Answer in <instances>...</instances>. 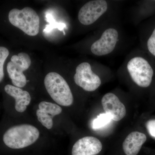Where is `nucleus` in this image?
Listing matches in <instances>:
<instances>
[{"label":"nucleus","instance_id":"7","mask_svg":"<svg viewBox=\"0 0 155 155\" xmlns=\"http://www.w3.org/2000/svg\"><path fill=\"white\" fill-rule=\"evenodd\" d=\"M75 83L85 91H94L101 86L102 81L92 69L88 62L81 63L76 67L74 76Z\"/></svg>","mask_w":155,"mask_h":155},{"label":"nucleus","instance_id":"16","mask_svg":"<svg viewBox=\"0 0 155 155\" xmlns=\"http://www.w3.org/2000/svg\"><path fill=\"white\" fill-rule=\"evenodd\" d=\"M36 115L39 122L48 129H51L53 127V117L38 109L36 111Z\"/></svg>","mask_w":155,"mask_h":155},{"label":"nucleus","instance_id":"5","mask_svg":"<svg viewBox=\"0 0 155 155\" xmlns=\"http://www.w3.org/2000/svg\"><path fill=\"white\" fill-rule=\"evenodd\" d=\"M44 84L48 93L58 104L65 107L72 104V91L67 81L60 74L55 72L48 73L45 77Z\"/></svg>","mask_w":155,"mask_h":155},{"label":"nucleus","instance_id":"10","mask_svg":"<svg viewBox=\"0 0 155 155\" xmlns=\"http://www.w3.org/2000/svg\"><path fill=\"white\" fill-rule=\"evenodd\" d=\"M147 136L144 134L134 131L129 134L122 144L123 151L126 155H137L141 147L146 141Z\"/></svg>","mask_w":155,"mask_h":155},{"label":"nucleus","instance_id":"11","mask_svg":"<svg viewBox=\"0 0 155 155\" xmlns=\"http://www.w3.org/2000/svg\"><path fill=\"white\" fill-rule=\"evenodd\" d=\"M6 93L15 100V107L16 110L22 113L26 110L30 104L31 97L28 91L22 90L17 87L7 84L5 87Z\"/></svg>","mask_w":155,"mask_h":155},{"label":"nucleus","instance_id":"12","mask_svg":"<svg viewBox=\"0 0 155 155\" xmlns=\"http://www.w3.org/2000/svg\"><path fill=\"white\" fill-rule=\"evenodd\" d=\"M7 69L9 77L14 86L20 88L26 85L27 81L23 73L25 71L24 69L11 61L8 63Z\"/></svg>","mask_w":155,"mask_h":155},{"label":"nucleus","instance_id":"8","mask_svg":"<svg viewBox=\"0 0 155 155\" xmlns=\"http://www.w3.org/2000/svg\"><path fill=\"white\" fill-rule=\"evenodd\" d=\"M101 103L105 113L110 115L114 121H120L126 115L125 106L113 93L109 92L105 94L102 98Z\"/></svg>","mask_w":155,"mask_h":155},{"label":"nucleus","instance_id":"9","mask_svg":"<svg viewBox=\"0 0 155 155\" xmlns=\"http://www.w3.org/2000/svg\"><path fill=\"white\" fill-rule=\"evenodd\" d=\"M99 140L94 137L88 136L78 140L72 147V155H96L102 149Z\"/></svg>","mask_w":155,"mask_h":155},{"label":"nucleus","instance_id":"4","mask_svg":"<svg viewBox=\"0 0 155 155\" xmlns=\"http://www.w3.org/2000/svg\"><path fill=\"white\" fill-rule=\"evenodd\" d=\"M39 137V131L36 127L28 124H23L8 129L3 136V141L9 147L19 149L33 144Z\"/></svg>","mask_w":155,"mask_h":155},{"label":"nucleus","instance_id":"2","mask_svg":"<svg viewBox=\"0 0 155 155\" xmlns=\"http://www.w3.org/2000/svg\"><path fill=\"white\" fill-rule=\"evenodd\" d=\"M116 18L106 22L99 37L90 47L92 54L98 57L113 54L119 48L123 38L122 28Z\"/></svg>","mask_w":155,"mask_h":155},{"label":"nucleus","instance_id":"18","mask_svg":"<svg viewBox=\"0 0 155 155\" xmlns=\"http://www.w3.org/2000/svg\"><path fill=\"white\" fill-rule=\"evenodd\" d=\"M9 55L8 50L4 47H0V81L2 82L4 77V65Z\"/></svg>","mask_w":155,"mask_h":155},{"label":"nucleus","instance_id":"15","mask_svg":"<svg viewBox=\"0 0 155 155\" xmlns=\"http://www.w3.org/2000/svg\"><path fill=\"white\" fill-rule=\"evenodd\" d=\"M142 41L143 47L147 52L155 57V27L149 36Z\"/></svg>","mask_w":155,"mask_h":155},{"label":"nucleus","instance_id":"3","mask_svg":"<svg viewBox=\"0 0 155 155\" xmlns=\"http://www.w3.org/2000/svg\"><path fill=\"white\" fill-rule=\"evenodd\" d=\"M117 2L107 0L89 1L81 7L78 18L81 24L88 26L100 19L110 21L116 18Z\"/></svg>","mask_w":155,"mask_h":155},{"label":"nucleus","instance_id":"6","mask_svg":"<svg viewBox=\"0 0 155 155\" xmlns=\"http://www.w3.org/2000/svg\"><path fill=\"white\" fill-rule=\"evenodd\" d=\"M11 24L31 36L37 35L40 29V18L31 8L25 7L22 10L12 9L8 14Z\"/></svg>","mask_w":155,"mask_h":155},{"label":"nucleus","instance_id":"19","mask_svg":"<svg viewBox=\"0 0 155 155\" xmlns=\"http://www.w3.org/2000/svg\"><path fill=\"white\" fill-rule=\"evenodd\" d=\"M147 127L150 135L155 137V120H150L147 122Z\"/></svg>","mask_w":155,"mask_h":155},{"label":"nucleus","instance_id":"17","mask_svg":"<svg viewBox=\"0 0 155 155\" xmlns=\"http://www.w3.org/2000/svg\"><path fill=\"white\" fill-rule=\"evenodd\" d=\"M111 120H112V117L109 114L106 113L100 114L96 119L93 121V128L97 129L101 128L108 124Z\"/></svg>","mask_w":155,"mask_h":155},{"label":"nucleus","instance_id":"14","mask_svg":"<svg viewBox=\"0 0 155 155\" xmlns=\"http://www.w3.org/2000/svg\"><path fill=\"white\" fill-rule=\"evenodd\" d=\"M38 107L39 110L44 111L53 117L61 114L62 111V108L60 106L48 102H41L39 104Z\"/></svg>","mask_w":155,"mask_h":155},{"label":"nucleus","instance_id":"1","mask_svg":"<svg viewBox=\"0 0 155 155\" xmlns=\"http://www.w3.org/2000/svg\"><path fill=\"white\" fill-rule=\"evenodd\" d=\"M121 67L137 86L147 88L150 85L154 73L153 68L141 50L130 53Z\"/></svg>","mask_w":155,"mask_h":155},{"label":"nucleus","instance_id":"13","mask_svg":"<svg viewBox=\"0 0 155 155\" xmlns=\"http://www.w3.org/2000/svg\"><path fill=\"white\" fill-rule=\"evenodd\" d=\"M11 61L14 64L21 67L24 70L28 69L31 64V60L28 54L21 52L17 55H15L11 58Z\"/></svg>","mask_w":155,"mask_h":155}]
</instances>
